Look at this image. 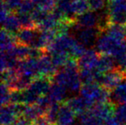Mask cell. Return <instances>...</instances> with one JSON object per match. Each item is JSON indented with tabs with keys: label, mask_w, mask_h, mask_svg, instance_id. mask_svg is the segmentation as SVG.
<instances>
[{
	"label": "cell",
	"mask_w": 126,
	"mask_h": 125,
	"mask_svg": "<svg viewBox=\"0 0 126 125\" xmlns=\"http://www.w3.org/2000/svg\"><path fill=\"white\" fill-rule=\"evenodd\" d=\"M109 23L126 25V0H111L108 6Z\"/></svg>",
	"instance_id": "1"
},
{
	"label": "cell",
	"mask_w": 126,
	"mask_h": 125,
	"mask_svg": "<svg viewBox=\"0 0 126 125\" xmlns=\"http://www.w3.org/2000/svg\"><path fill=\"white\" fill-rule=\"evenodd\" d=\"M125 73V71L122 70L118 66H116L113 69L105 73H102L100 80L98 81V84L107 88L109 91H112L115 88H117L118 84L123 81Z\"/></svg>",
	"instance_id": "2"
},
{
	"label": "cell",
	"mask_w": 126,
	"mask_h": 125,
	"mask_svg": "<svg viewBox=\"0 0 126 125\" xmlns=\"http://www.w3.org/2000/svg\"><path fill=\"white\" fill-rule=\"evenodd\" d=\"M76 41H77L76 38L69 34L58 36L46 48V50L49 54L59 52H69Z\"/></svg>",
	"instance_id": "3"
},
{
	"label": "cell",
	"mask_w": 126,
	"mask_h": 125,
	"mask_svg": "<svg viewBox=\"0 0 126 125\" xmlns=\"http://www.w3.org/2000/svg\"><path fill=\"white\" fill-rule=\"evenodd\" d=\"M76 30V39L85 46L91 45L94 42L97 40L99 36L101 34V32L97 28H85L76 24L73 26Z\"/></svg>",
	"instance_id": "4"
},
{
	"label": "cell",
	"mask_w": 126,
	"mask_h": 125,
	"mask_svg": "<svg viewBox=\"0 0 126 125\" xmlns=\"http://www.w3.org/2000/svg\"><path fill=\"white\" fill-rule=\"evenodd\" d=\"M96 43V47L97 50L101 53V54H112L117 50L122 42L116 40L115 38L110 37L105 34H101L97 40Z\"/></svg>",
	"instance_id": "5"
},
{
	"label": "cell",
	"mask_w": 126,
	"mask_h": 125,
	"mask_svg": "<svg viewBox=\"0 0 126 125\" xmlns=\"http://www.w3.org/2000/svg\"><path fill=\"white\" fill-rule=\"evenodd\" d=\"M38 77H49L52 79V81L58 70L53 64L51 55L48 53L38 59Z\"/></svg>",
	"instance_id": "6"
},
{
	"label": "cell",
	"mask_w": 126,
	"mask_h": 125,
	"mask_svg": "<svg viewBox=\"0 0 126 125\" xmlns=\"http://www.w3.org/2000/svg\"><path fill=\"white\" fill-rule=\"evenodd\" d=\"M64 103L74 111L77 116H79L85 111L89 110L94 104L92 100L86 99L81 96L69 98L64 101Z\"/></svg>",
	"instance_id": "7"
},
{
	"label": "cell",
	"mask_w": 126,
	"mask_h": 125,
	"mask_svg": "<svg viewBox=\"0 0 126 125\" xmlns=\"http://www.w3.org/2000/svg\"><path fill=\"white\" fill-rule=\"evenodd\" d=\"M37 58H26L19 61L17 70L21 75L26 76L32 79L38 77V68Z\"/></svg>",
	"instance_id": "8"
},
{
	"label": "cell",
	"mask_w": 126,
	"mask_h": 125,
	"mask_svg": "<svg viewBox=\"0 0 126 125\" xmlns=\"http://www.w3.org/2000/svg\"><path fill=\"white\" fill-rule=\"evenodd\" d=\"M100 53L93 49L87 50L78 59L79 69H95L100 57Z\"/></svg>",
	"instance_id": "9"
},
{
	"label": "cell",
	"mask_w": 126,
	"mask_h": 125,
	"mask_svg": "<svg viewBox=\"0 0 126 125\" xmlns=\"http://www.w3.org/2000/svg\"><path fill=\"white\" fill-rule=\"evenodd\" d=\"M116 107L117 106L111 101L106 102V103H97L93 105L89 111L96 116L105 120L108 118L114 116Z\"/></svg>",
	"instance_id": "10"
},
{
	"label": "cell",
	"mask_w": 126,
	"mask_h": 125,
	"mask_svg": "<svg viewBox=\"0 0 126 125\" xmlns=\"http://www.w3.org/2000/svg\"><path fill=\"white\" fill-rule=\"evenodd\" d=\"M39 32H40V29L38 28H21L15 34L16 43L25 45L31 47L33 42H34L37 36L38 35Z\"/></svg>",
	"instance_id": "11"
},
{
	"label": "cell",
	"mask_w": 126,
	"mask_h": 125,
	"mask_svg": "<svg viewBox=\"0 0 126 125\" xmlns=\"http://www.w3.org/2000/svg\"><path fill=\"white\" fill-rule=\"evenodd\" d=\"M52 83V79L49 77H37L33 79L29 89L37 94L38 96L41 97L48 93Z\"/></svg>",
	"instance_id": "12"
},
{
	"label": "cell",
	"mask_w": 126,
	"mask_h": 125,
	"mask_svg": "<svg viewBox=\"0 0 126 125\" xmlns=\"http://www.w3.org/2000/svg\"><path fill=\"white\" fill-rule=\"evenodd\" d=\"M77 115L64 102L61 103L56 125H74Z\"/></svg>",
	"instance_id": "13"
},
{
	"label": "cell",
	"mask_w": 126,
	"mask_h": 125,
	"mask_svg": "<svg viewBox=\"0 0 126 125\" xmlns=\"http://www.w3.org/2000/svg\"><path fill=\"white\" fill-rule=\"evenodd\" d=\"M109 101H111L116 106L120 104H126V71L123 81L118 84L117 88L110 92Z\"/></svg>",
	"instance_id": "14"
},
{
	"label": "cell",
	"mask_w": 126,
	"mask_h": 125,
	"mask_svg": "<svg viewBox=\"0 0 126 125\" xmlns=\"http://www.w3.org/2000/svg\"><path fill=\"white\" fill-rule=\"evenodd\" d=\"M18 117L15 104H9L2 106L1 125H12Z\"/></svg>",
	"instance_id": "15"
},
{
	"label": "cell",
	"mask_w": 126,
	"mask_h": 125,
	"mask_svg": "<svg viewBox=\"0 0 126 125\" xmlns=\"http://www.w3.org/2000/svg\"><path fill=\"white\" fill-rule=\"evenodd\" d=\"M66 92H67V88L65 87L53 82L48 91L47 96L49 97L52 102L62 103L65 100L66 93H67Z\"/></svg>",
	"instance_id": "16"
},
{
	"label": "cell",
	"mask_w": 126,
	"mask_h": 125,
	"mask_svg": "<svg viewBox=\"0 0 126 125\" xmlns=\"http://www.w3.org/2000/svg\"><path fill=\"white\" fill-rule=\"evenodd\" d=\"M115 62H116L115 59L112 55L101 54L97 67H96L95 69L101 73H105L113 69L116 67Z\"/></svg>",
	"instance_id": "17"
},
{
	"label": "cell",
	"mask_w": 126,
	"mask_h": 125,
	"mask_svg": "<svg viewBox=\"0 0 126 125\" xmlns=\"http://www.w3.org/2000/svg\"><path fill=\"white\" fill-rule=\"evenodd\" d=\"M2 26L3 29L14 34H16V33L21 29V25L18 18V16L16 13L14 12L11 13L7 16V18L2 22Z\"/></svg>",
	"instance_id": "18"
},
{
	"label": "cell",
	"mask_w": 126,
	"mask_h": 125,
	"mask_svg": "<svg viewBox=\"0 0 126 125\" xmlns=\"http://www.w3.org/2000/svg\"><path fill=\"white\" fill-rule=\"evenodd\" d=\"M101 86V85L96 83V82L89 83V84H83L81 85V88L80 89L81 96L86 98V99L92 100L94 103V99L96 96H97Z\"/></svg>",
	"instance_id": "19"
},
{
	"label": "cell",
	"mask_w": 126,
	"mask_h": 125,
	"mask_svg": "<svg viewBox=\"0 0 126 125\" xmlns=\"http://www.w3.org/2000/svg\"><path fill=\"white\" fill-rule=\"evenodd\" d=\"M45 111L37 104H25L22 116L31 121H34L39 116H44Z\"/></svg>",
	"instance_id": "20"
},
{
	"label": "cell",
	"mask_w": 126,
	"mask_h": 125,
	"mask_svg": "<svg viewBox=\"0 0 126 125\" xmlns=\"http://www.w3.org/2000/svg\"><path fill=\"white\" fill-rule=\"evenodd\" d=\"M81 125H104V120L96 116L89 110L78 116Z\"/></svg>",
	"instance_id": "21"
},
{
	"label": "cell",
	"mask_w": 126,
	"mask_h": 125,
	"mask_svg": "<svg viewBox=\"0 0 126 125\" xmlns=\"http://www.w3.org/2000/svg\"><path fill=\"white\" fill-rule=\"evenodd\" d=\"M50 55L53 64H54V65L58 69L64 67L65 64L67 63L68 60L71 57L69 52H59Z\"/></svg>",
	"instance_id": "22"
},
{
	"label": "cell",
	"mask_w": 126,
	"mask_h": 125,
	"mask_svg": "<svg viewBox=\"0 0 126 125\" xmlns=\"http://www.w3.org/2000/svg\"><path fill=\"white\" fill-rule=\"evenodd\" d=\"M71 6L73 13L76 17L90 10L88 0H71Z\"/></svg>",
	"instance_id": "23"
},
{
	"label": "cell",
	"mask_w": 126,
	"mask_h": 125,
	"mask_svg": "<svg viewBox=\"0 0 126 125\" xmlns=\"http://www.w3.org/2000/svg\"><path fill=\"white\" fill-rule=\"evenodd\" d=\"M16 14H17L19 22H20L21 28H38L31 14H28V13H16Z\"/></svg>",
	"instance_id": "24"
},
{
	"label": "cell",
	"mask_w": 126,
	"mask_h": 125,
	"mask_svg": "<svg viewBox=\"0 0 126 125\" xmlns=\"http://www.w3.org/2000/svg\"><path fill=\"white\" fill-rule=\"evenodd\" d=\"M60 107H61V103L54 102V103H52L49 105V107L47 108V110H46L45 113V116H46V118L51 123L54 124H56V122H57Z\"/></svg>",
	"instance_id": "25"
},
{
	"label": "cell",
	"mask_w": 126,
	"mask_h": 125,
	"mask_svg": "<svg viewBox=\"0 0 126 125\" xmlns=\"http://www.w3.org/2000/svg\"><path fill=\"white\" fill-rule=\"evenodd\" d=\"M85 47L86 46L85 45H83L77 40L75 43L73 45V46L70 48V50H69V54L72 57L76 58L78 60L86 52V50H87Z\"/></svg>",
	"instance_id": "26"
},
{
	"label": "cell",
	"mask_w": 126,
	"mask_h": 125,
	"mask_svg": "<svg viewBox=\"0 0 126 125\" xmlns=\"http://www.w3.org/2000/svg\"><path fill=\"white\" fill-rule=\"evenodd\" d=\"M79 75H80L82 84H89L96 82L95 69H80Z\"/></svg>",
	"instance_id": "27"
},
{
	"label": "cell",
	"mask_w": 126,
	"mask_h": 125,
	"mask_svg": "<svg viewBox=\"0 0 126 125\" xmlns=\"http://www.w3.org/2000/svg\"><path fill=\"white\" fill-rule=\"evenodd\" d=\"M49 13V11L43 10L41 7H38V6H36V8L32 11L31 14L32 16L33 19H34L35 24L38 26L46 17H47Z\"/></svg>",
	"instance_id": "28"
},
{
	"label": "cell",
	"mask_w": 126,
	"mask_h": 125,
	"mask_svg": "<svg viewBox=\"0 0 126 125\" xmlns=\"http://www.w3.org/2000/svg\"><path fill=\"white\" fill-rule=\"evenodd\" d=\"M115 118L121 124H126V104H120L116 107Z\"/></svg>",
	"instance_id": "29"
},
{
	"label": "cell",
	"mask_w": 126,
	"mask_h": 125,
	"mask_svg": "<svg viewBox=\"0 0 126 125\" xmlns=\"http://www.w3.org/2000/svg\"><path fill=\"white\" fill-rule=\"evenodd\" d=\"M1 105H7L11 104V89L4 83L1 84Z\"/></svg>",
	"instance_id": "30"
},
{
	"label": "cell",
	"mask_w": 126,
	"mask_h": 125,
	"mask_svg": "<svg viewBox=\"0 0 126 125\" xmlns=\"http://www.w3.org/2000/svg\"><path fill=\"white\" fill-rule=\"evenodd\" d=\"M36 4L33 0H23L20 7L15 13H28L31 14L32 11L36 8Z\"/></svg>",
	"instance_id": "31"
},
{
	"label": "cell",
	"mask_w": 126,
	"mask_h": 125,
	"mask_svg": "<svg viewBox=\"0 0 126 125\" xmlns=\"http://www.w3.org/2000/svg\"><path fill=\"white\" fill-rule=\"evenodd\" d=\"M89 9L93 11H98L102 10L105 6V0H88Z\"/></svg>",
	"instance_id": "32"
},
{
	"label": "cell",
	"mask_w": 126,
	"mask_h": 125,
	"mask_svg": "<svg viewBox=\"0 0 126 125\" xmlns=\"http://www.w3.org/2000/svg\"><path fill=\"white\" fill-rule=\"evenodd\" d=\"M23 0H6L4 2L11 12L15 13L20 7Z\"/></svg>",
	"instance_id": "33"
},
{
	"label": "cell",
	"mask_w": 126,
	"mask_h": 125,
	"mask_svg": "<svg viewBox=\"0 0 126 125\" xmlns=\"http://www.w3.org/2000/svg\"><path fill=\"white\" fill-rule=\"evenodd\" d=\"M12 125H33V122L26 119L24 116H18Z\"/></svg>",
	"instance_id": "34"
},
{
	"label": "cell",
	"mask_w": 126,
	"mask_h": 125,
	"mask_svg": "<svg viewBox=\"0 0 126 125\" xmlns=\"http://www.w3.org/2000/svg\"><path fill=\"white\" fill-rule=\"evenodd\" d=\"M104 125H123L118 122V120L116 119L115 116H112L108 118L107 120H104Z\"/></svg>",
	"instance_id": "35"
},
{
	"label": "cell",
	"mask_w": 126,
	"mask_h": 125,
	"mask_svg": "<svg viewBox=\"0 0 126 125\" xmlns=\"http://www.w3.org/2000/svg\"><path fill=\"white\" fill-rule=\"evenodd\" d=\"M5 1H6V0H2V2H5Z\"/></svg>",
	"instance_id": "36"
},
{
	"label": "cell",
	"mask_w": 126,
	"mask_h": 125,
	"mask_svg": "<svg viewBox=\"0 0 126 125\" xmlns=\"http://www.w3.org/2000/svg\"><path fill=\"white\" fill-rule=\"evenodd\" d=\"M123 125H126V124H123Z\"/></svg>",
	"instance_id": "37"
},
{
	"label": "cell",
	"mask_w": 126,
	"mask_h": 125,
	"mask_svg": "<svg viewBox=\"0 0 126 125\" xmlns=\"http://www.w3.org/2000/svg\"><path fill=\"white\" fill-rule=\"evenodd\" d=\"M109 1H111V0H109Z\"/></svg>",
	"instance_id": "38"
}]
</instances>
